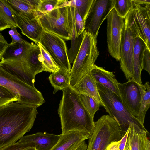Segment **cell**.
<instances>
[{"label":"cell","instance_id":"7c38bea8","mask_svg":"<svg viewBox=\"0 0 150 150\" xmlns=\"http://www.w3.org/2000/svg\"><path fill=\"white\" fill-rule=\"evenodd\" d=\"M135 36L125 24L123 27L120 44V68L128 81L133 75V52Z\"/></svg>","mask_w":150,"mask_h":150},{"label":"cell","instance_id":"60d3db41","mask_svg":"<svg viewBox=\"0 0 150 150\" xmlns=\"http://www.w3.org/2000/svg\"><path fill=\"white\" fill-rule=\"evenodd\" d=\"M120 140L111 142L107 146L106 150H119V146Z\"/></svg>","mask_w":150,"mask_h":150},{"label":"cell","instance_id":"f35d334b","mask_svg":"<svg viewBox=\"0 0 150 150\" xmlns=\"http://www.w3.org/2000/svg\"><path fill=\"white\" fill-rule=\"evenodd\" d=\"M129 130V127L127 132L120 140L119 146V150H125V149Z\"/></svg>","mask_w":150,"mask_h":150},{"label":"cell","instance_id":"d4e9b609","mask_svg":"<svg viewBox=\"0 0 150 150\" xmlns=\"http://www.w3.org/2000/svg\"><path fill=\"white\" fill-rule=\"evenodd\" d=\"M141 95L140 105L137 119L144 126V122L146 112L150 105V87L149 82L144 85L139 84Z\"/></svg>","mask_w":150,"mask_h":150},{"label":"cell","instance_id":"52a82bcc","mask_svg":"<svg viewBox=\"0 0 150 150\" xmlns=\"http://www.w3.org/2000/svg\"><path fill=\"white\" fill-rule=\"evenodd\" d=\"M132 1V6L125 18V24L150 50V4H139Z\"/></svg>","mask_w":150,"mask_h":150},{"label":"cell","instance_id":"7a4b0ae2","mask_svg":"<svg viewBox=\"0 0 150 150\" xmlns=\"http://www.w3.org/2000/svg\"><path fill=\"white\" fill-rule=\"evenodd\" d=\"M62 90V96L58 109L61 134L78 132L89 138L95 127L94 118L84 106L79 94L72 87L70 86Z\"/></svg>","mask_w":150,"mask_h":150},{"label":"cell","instance_id":"cb8c5ba5","mask_svg":"<svg viewBox=\"0 0 150 150\" xmlns=\"http://www.w3.org/2000/svg\"><path fill=\"white\" fill-rule=\"evenodd\" d=\"M40 50L38 45L31 43L26 60L30 69L35 76L43 71L40 60Z\"/></svg>","mask_w":150,"mask_h":150},{"label":"cell","instance_id":"836d02e7","mask_svg":"<svg viewBox=\"0 0 150 150\" xmlns=\"http://www.w3.org/2000/svg\"><path fill=\"white\" fill-rule=\"evenodd\" d=\"M19 101V98L11 91L0 85V106L13 101Z\"/></svg>","mask_w":150,"mask_h":150},{"label":"cell","instance_id":"5b68a950","mask_svg":"<svg viewBox=\"0 0 150 150\" xmlns=\"http://www.w3.org/2000/svg\"><path fill=\"white\" fill-rule=\"evenodd\" d=\"M117 122L109 115H103L95 122V127L88 138L86 150H106L111 142L118 141L122 137Z\"/></svg>","mask_w":150,"mask_h":150},{"label":"cell","instance_id":"4316f807","mask_svg":"<svg viewBox=\"0 0 150 150\" xmlns=\"http://www.w3.org/2000/svg\"><path fill=\"white\" fill-rule=\"evenodd\" d=\"M16 12L36 13L40 0H5Z\"/></svg>","mask_w":150,"mask_h":150},{"label":"cell","instance_id":"8fae6325","mask_svg":"<svg viewBox=\"0 0 150 150\" xmlns=\"http://www.w3.org/2000/svg\"><path fill=\"white\" fill-rule=\"evenodd\" d=\"M113 7V0H94L84 21L85 30L97 39L100 26Z\"/></svg>","mask_w":150,"mask_h":150},{"label":"cell","instance_id":"ab89813d","mask_svg":"<svg viewBox=\"0 0 150 150\" xmlns=\"http://www.w3.org/2000/svg\"><path fill=\"white\" fill-rule=\"evenodd\" d=\"M87 146L85 141H84L75 145L69 150H86Z\"/></svg>","mask_w":150,"mask_h":150},{"label":"cell","instance_id":"3957f363","mask_svg":"<svg viewBox=\"0 0 150 150\" xmlns=\"http://www.w3.org/2000/svg\"><path fill=\"white\" fill-rule=\"evenodd\" d=\"M97 42V39L85 30L81 46L70 72V86L76 84L95 64L99 54Z\"/></svg>","mask_w":150,"mask_h":150},{"label":"cell","instance_id":"ac0fdd59","mask_svg":"<svg viewBox=\"0 0 150 150\" xmlns=\"http://www.w3.org/2000/svg\"><path fill=\"white\" fill-rule=\"evenodd\" d=\"M89 72L96 83L103 85L120 97L118 88L119 83L112 72L108 71L95 64Z\"/></svg>","mask_w":150,"mask_h":150},{"label":"cell","instance_id":"f1b7e54d","mask_svg":"<svg viewBox=\"0 0 150 150\" xmlns=\"http://www.w3.org/2000/svg\"><path fill=\"white\" fill-rule=\"evenodd\" d=\"M0 20L11 27H18L14 10L5 0H0Z\"/></svg>","mask_w":150,"mask_h":150},{"label":"cell","instance_id":"2e32d148","mask_svg":"<svg viewBox=\"0 0 150 150\" xmlns=\"http://www.w3.org/2000/svg\"><path fill=\"white\" fill-rule=\"evenodd\" d=\"M61 134L57 135L46 132L23 136L17 142L27 143L30 147H34L37 150H50L58 142Z\"/></svg>","mask_w":150,"mask_h":150},{"label":"cell","instance_id":"b9f144b4","mask_svg":"<svg viewBox=\"0 0 150 150\" xmlns=\"http://www.w3.org/2000/svg\"><path fill=\"white\" fill-rule=\"evenodd\" d=\"M7 44L0 42V60L7 48Z\"/></svg>","mask_w":150,"mask_h":150},{"label":"cell","instance_id":"9a60e30c","mask_svg":"<svg viewBox=\"0 0 150 150\" xmlns=\"http://www.w3.org/2000/svg\"><path fill=\"white\" fill-rule=\"evenodd\" d=\"M18 27L22 34L37 44L39 41L44 29L36 13L16 12L14 11Z\"/></svg>","mask_w":150,"mask_h":150},{"label":"cell","instance_id":"bcb514c9","mask_svg":"<svg viewBox=\"0 0 150 150\" xmlns=\"http://www.w3.org/2000/svg\"><path fill=\"white\" fill-rule=\"evenodd\" d=\"M24 150H37L35 148L31 147L28 148Z\"/></svg>","mask_w":150,"mask_h":150},{"label":"cell","instance_id":"30bf717a","mask_svg":"<svg viewBox=\"0 0 150 150\" xmlns=\"http://www.w3.org/2000/svg\"><path fill=\"white\" fill-rule=\"evenodd\" d=\"M107 20L108 50L113 58L117 61H120L122 34L125 18L119 16L113 8L109 13Z\"/></svg>","mask_w":150,"mask_h":150},{"label":"cell","instance_id":"5bb4252c","mask_svg":"<svg viewBox=\"0 0 150 150\" xmlns=\"http://www.w3.org/2000/svg\"><path fill=\"white\" fill-rule=\"evenodd\" d=\"M118 88L123 103L131 114L137 119L141 100L139 84L133 81H128L124 83H119Z\"/></svg>","mask_w":150,"mask_h":150},{"label":"cell","instance_id":"d6986e66","mask_svg":"<svg viewBox=\"0 0 150 150\" xmlns=\"http://www.w3.org/2000/svg\"><path fill=\"white\" fill-rule=\"evenodd\" d=\"M72 88L79 94L86 95L93 98L104 107L96 82L89 72Z\"/></svg>","mask_w":150,"mask_h":150},{"label":"cell","instance_id":"ffe728a7","mask_svg":"<svg viewBox=\"0 0 150 150\" xmlns=\"http://www.w3.org/2000/svg\"><path fill=\"white\" fill-rule=\"evenodd\" d=\"M147 47L140 38L135 37L133 52V75L132 80L139 85L142 84L141 80L142 61L144 50Z\"/></svg>","mask_w":150,"mask_h":150},{"label":"cell","instance_id":"7402d4cb","mask_svg":"<svg viewBox=\"0 0 150 150\" xmlns=\"http://www.w3.org/2000/svg\"><path fill=\"white\" fill-rule=\"evenodd\" d=\"M61 134L58 142L50 150H69L78 143L88 139L86 135L78 132L71 131Z\"/></svg>","mask_w":150,"mask_h":150},{"label":"cell","instance_id":"277c9868","mask_svg":"<svg viewBox=\"0 0 150 150\" xmlns=\"http://www.w3.org/2000/svg\"><path fill=\"white\" fill-rule=\"evenodd\" d=\"M104 108L109 115L118 123L122 136L129 127V122L133 123L141 128L147 131L129 112L123 103L120 97L100 84L96 83Z\"/></svg>","mask_w":150,"mask_h":150},{"label":"cell","instance_id":"ee69618b","mask_svg":"<svg viewBox=\"0 0 150 150\" xmlns=\"http://www.w3.org/2000/svg\"><path fill=\"white\" fill-rule=\"evenodd\" d=\"M133 1L139 4H150V0H133Z\"/></svg>","mask_w":150,"mask_h":150},{"label":"cell","instance_id":"9c48e42d","mask_svg":"<svg viewBox=\"0 0 150 150\" xmlns=\"http://www.w3.org/2000/svg\"><path fill=\"white\" fill-rule=\"evenodd\" d=\"M38 42L48 52L60 69L70 72L71 66L68 57V50L63 39L44 30Z\"/></svg>","mask_w":150,"mask_h":150},{"label":"cell","instance_id":"7dc6e473","mask_svg":"<svg viewBox=\"0 0 150 150\" xmlns=\"http://www.w3.org/2000/svg\"><path fill=\"white\" fill-rule=\"evenodd\" d=\"M125 150H130L129 146L127 144H126Z\"/></svg>","mask_w":150,"mask_h":150},{"label":"cell","instance_id":"83f0119b","mask_svg":"<svg viewBox=\"0 0 150 150\" xmlns=\"http://www.w3.org/2000/svg\"><path fill=\"white\" fill-rule=\"evenodd\" d=\"M94 0H64L59 7L70 6L74 8L85 21Z\"/></svg>","mask_w":150,"mask_h":150},{"label":"cell","instance_id":"f6af8a7d","mask_svg":"<svg viewBox=\"0 0 150 150\" xmlns=\"http://www.w3.org/2000/svg\"><path fill=\"white\" fill-rule=\"evenodd\" d=\"M0 42L6 44H8L7 41L5 40L4 37L0 33Z\"/></svg>","mask_w":150,"mask_h":150},{"label":"cell","instance_id":"1f68e13d","mask_svg":"<svg viewBox=\"0 0 150 150\" xmlns=\"http://www.w3.org/2000/svg\"><path fill=\"white\" fill-rule=\"evenodd\" d=\"M82 102L84 106L92 117L94 118L96 112L101 106L96 100L87 95L79 94Z\"/></svg>","mask_w":150,"mask_h":150},{"label":"cell","instance_id":"4fadbf2b","mask_svg":"<svg viewBox=\"0 0 150 150\" xmlns=\"http://www.w3.org/2000/svg\"><path fill=\"white\" fill-rule=\"evenodd\" d=\"M0 60V65L6 71L30 86L35 87V76L30 69L25 58H1Z\"/></svg>","mask_w":150,"mask_h":150},{"label":"cell","instance_id":"603a6c76","mask_svg":"<svg viewBox=\"0 0 150 150\" xmlns=\"http://www.w3.org/2000/svg\"><path fill=\"white\" fill-rule=\"evenodd\" d=\"M30 45L31 43L24 40L22 43H16L12 44H8L1 58L9 59L24 57L26 59Z\"/></svg>","mask_w":150,"mask_h":150},{"label":"cell","instance_id":"7bdbcfd3","mask_svg":"<svg viewBox=\"0 0 150 150\" xmlns=\"http://www.w3.org/2000/svg\"><path fill=\"white\" fill-rule=\"evenodd\" d=\"M11 27L10 25L5 23L0 20V32Z\"/></svg>","mask_w":150,"mask_h":150},{"label":"cell","instance_id":"8d00e7d4","mask_svg":"<svg viewBox=\"0 0 150 150\" xmlns=\"http://www.w3.org/2000/svg\"><path fill=\"white\" fill-rule=\"evenodd\" d=\"M8 33L12 39L11 44L16 43H22L24 40L22 38L21 36L17 31L16 28L12 27L11 28V30L8 31Z\"/></svg>","mask_w":150,"mask_h":150},{"label":"cell","instance_id":"8992f818","mask_svg":"<svg viewBox=\"0 0 150 150\" xmlns=\"http://www.w3.org/2000/svg\"><path fill=\"white\" fill-rule=\"evenodd\" d=\"M0 85L18 97L20 103L38 107L45 101L42 93L35 87L22 82L6 71L0 65Z\"/></svg>","mask_w":150,"mask_h":150},{"label":"cell","instance_id":"44dd1931","mask_svg":"<svg viewBox=\"0 0 150 150\" xmlns=\"http://www.w3.org/2000/svg\"><path fill=\"white\" fill-rule=\"evenodd\" d=\"M69 22L71 35V46L68 54L70 64L73 63L81 46L83 32L78 37L76 36L73 8L69 6Z\"/></svg>","mask_w":150,"mask_h":150},{"label":"cell","instance_id":"6da1fadb","mask_svg":"<svg viewBox=\"0 0 150 150\" xmlns=\"http://www.w3.org/2000/svg\"><path fill=\"white\" fill-rule=\"evenodd\" d=\"M37 108L17 101L0 106V149L16 143L30 130Z\"/></svg>","mask_w":150,"mask_h":150},{"label":"cell","instance_id":"74e56055","mask_svg":"<svg viewBox=\"0 0 150 150\" xmlns=\"http://www.w3.org/2000/svg\"><path fill=\"white\" fill-rule=\"evenodd\" d=\"M30 147L27 143H20L16 142L5 146L0 150H24Z\"/></svg>","mask_w":150,"mask_h":150},{"label":"cell","instance_id":"e575fe53","mask_svg":"<svg viewBox=\"0 0 150 150\" xmlns=\"http://www.w3.org/2000/svg\"><path fill=\"white\" fill-rule=\"evenodd\" d=\"M72 8L74 18L76 35L78 37L85 30V23L76 8L73 7Z\"/></svg>","mask_w":150,"mask_h":150},{"label":"cell","instance_id":"484cf974","mask_svg":"<svg viewBox=\"0 0 150 150\" xmlns=\"http://www.w3.org/2000/svg\"><path fill=\"white\" fill-rule=\"evenodd\" d=\"M50 83L54 88L53 93L70 86V72L59 69L57 72H52L48 78Z\"/></svg>","mask_w":150,"mask_h":150},{"label":"cell","instance_id":"4dcf8cb0","mask_svg":"<svg viewBox=\"0 0 150 150\" xmlns=\"http://www.w3.org/2000/svg\"><path fill=\"white\" fill-rule=\"evenodd\" d=\"M64 0H40L36 14L40 15L48 13L57 8Z\"/></svg>","mask_w":150,"mask_h":150},{"label":"cell","instance_id":"d590c367","mask_svg":"<svg viewBox=\"0 0 150 150\" xmlns=\"http://www.w3.org/2000/svg\"><path fill=\"white\" fill-rule=\"evenodd\" d=\"M142 70L146 71L150 74V50L146 47L144 50L142 64Z\"/></svg>","mask_w":150,"mask_h":150},{"label":"cell","instance_id":"e0dca14e","mask_svg":"<svg viewBox=\"0 0 150 150\" xmlns=\"http://www.w3.org/2000/svg\"><path fill=\"white\" fill-rule=\"evenodd\" d=\"M129 129L126 144L129 146L130 150H150L148 131L131 122H129Z\"/></svg>","mask_w":150,"mask_h":150},{"label":"cell","instance_id":"f546056e","mask_svg":"<svg viewBox=\"0 0 150 150\" xmlns=\"http://www.w3.org/2000/svg\"><path fill=\"white\" fill-rule=\"evenodd\" d=\"M39 47L40 58L43 71L52 73L57 71L59 68L48 52L39 42L37 44Z\"/></svg>","mask_w":150,"mask_h":150},{"label":"cell","instance_id":"d6a6232c","mask_svg":"<svg viewBox=\"0 0 150 150\" xmlns=\"http://www.w3.org/2000/svg\"><path fill=\"white\" fill-rule=\"evenodd\" d=\"M113 8L119 16L125 18L132 6V0H113Z\"/></svg>","mask_w":150,"mask_h":150},{"label":"cell","instance_id":"ba28073f","mask_svg":"<svg viewBox=\"0 0 150 150\" xmlns=\"http://www.w3.org/2000/svg\"><path fill=\"white\" fill-rule=\"evenodd\" d=\"M69 6L58 7L46 13L37 15L44 30L64 40H71L68 18Z\"/></svg>","mask_w":150,"mask_h":150}]
</instances>
